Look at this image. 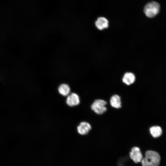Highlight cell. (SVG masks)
I'll use <instances>...</instances> for the list:
<instances>
[{"label": "cell", "instance_id": "cell-5", "mask_svg": "<svg viewBox=\"0 0 166 166\" xmlns=\"http://www.w3.org/2000/svg\"><path fill=\"white\" fill-rule=\"evenodd\" d=\"M80 103L79 96L75 93H72L67 97L66 103L70 107L77 106Z\"/></svg>", "mask_w": 166, "mask_h": 166}, {"label": "cell", "instance_id": "cell-9", "mask_svg": "<svg viewBox=\"0 0 166 166\" xmlns=\"http://www.w3.org/2000/svg\"><path fill=\"white\" fill-rule=\"evenodd\" d=\"M135 80L134 75L131 72L125 73L122 78L123 82L127 85H129L133 83Z\"/></svg>", "mask_w": 166, "mask_h": 166}, {"label": "cell", "instance_id": "cell-10", "mask_svg": "<svg viewBox=\"0 0 166 166\" xmlns=\"http://www.w3.org/2000/svg\"><path fill=\"white\" fill-rule=\"evenodd\" d=\"M58 91L59 93L64 96L69 95L70 89L69 86L66 84H62L60 85L58 88Z\"/></svg>", "mask_w": 166, "mask_h": 166}, {"label": "cell", "instance_id": "cell-8", "mask_svg": "<svg viewBox=\"0 0 166 166\" xmlns=\"http://www.w3.org/2000/svg\"><path fill=\"white\" fill-rule=\"evenodd\" d=\"M109 102L110 105L113 108L118 109L121 107V97L118 94L112 95L110 99Z\"/></svg>", "mask_w": 166, "mask_h": 166}, {"label": "cell", "instance_id": "cell-3", "mask_svg": "<svg viewBox=\"0 0 166 166\" xmlns=\"http://www.w3.org/2000/svg\"><path fill=\"white\" fill-rule=\"evenodd\" d=\"M107 103V102L103 99H96L91 105V109L97 114L102 115L107 110V108L105 106Z\"/></svg>", "mask_w": 166, "mask_h": 166}, {"label": "cell", "instance_id": "cell-2", "mask_svg": "<svg viewBox=\"0 0 166 166\" xmlns=\"http://www.w3.org/2000/svg\"><path fill=\"white\" fill-rule=\"evenodd\" d=\"M159 4L155 1H152L147 3L144 8V12L148 17L152 18L155 16L159 12Z\"/></svg>", "mask_w": 166, "mask_h": 166}, {"label": "cell", "instance_id": "cell-11", "mask_svg": "<svg viewBox=\"0 0 166 166\" xmlns=\"http://www.w3.org/2000/svg\"><path fill=\"white\" fill-rule=\"evenodd\" d=\"M150 131L152 135L155 138L160 136L162 134V130L159 126H153L150 128Z\"/></svg>", "mask_w": 166, "mask_h": 166}, {"label": "cell", "instance_id": "cell-1", "mask_svg": "<svg viewBox=\"0 0 166 166\" xmlns=\"http://www.w3.org/2000/svg\"><path fill=\"white\" fill-rule=\"evenodd\" d=\"M145 157L141 161L142 166H159L160 158L159 153L154 151L148 150L145 154Z\"/></svg>", "mask_w": 166, "mask_h": 166}, {"label": "cell", "instance_id": "cell-6", "mask_svg": "<svg viewBox=\"0 0 166 166\" xmlns=\"http://www.w3.org/2000/svg\"><path fill=\"white\" fill-rule=\"evenodd\" d=\"M91 129V125L89 123L86 121L81 122L77 127L78 133L81 135L86 134Z\"/></svg>", "mask_w": 166, "mask_h": 166}, {"label": "cell", "instance_id": "cell-7", "mask_svg": "<svg viewBox=\"0 0 166 166\" xmlns=\"http://www.w3.org/2000/svg\"><path fill=\"white\" fill-rule=\"evenodd\" d=\"M109 21L105 17H100L97 18L95 24L97 28L99 30L106 28L109 26Z\"/></svg>", "mask_w": 166, "mask_h": 166}, {"label": "cell", "instance_id": "cell-4", "mask_svg": "<svg viewBox=\"0 0 166 166\" xmlns=\"http://www.w3.org/2000/svg\"><path fill=\"white\" fill-rule=\"evenodd\" d=\"M130 158L135 163L141 162L142 160V156L140 149L138 147H135L131 149L130 153Z\"/></svg>", "mask_w": 166, "mask_h": 166}]
</instances>
